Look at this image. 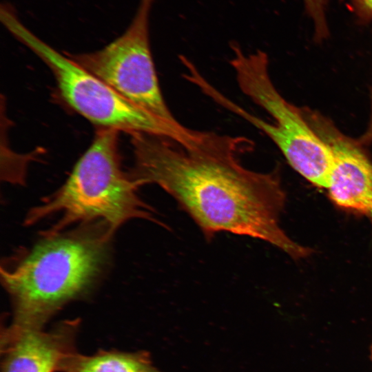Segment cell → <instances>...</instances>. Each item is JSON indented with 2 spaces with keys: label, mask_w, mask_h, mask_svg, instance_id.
<instances>
[{
  "label": "cell",
  "mask_w": 372,
  "mask_h": 372,
  "mask_svg": "<svg viewBox=\"0 0 372 372\" xmlns=\"http://www.w3.org/2000/svg\"><path fill=\"white\" fill-rule=\"evenodd\" d=\"M131 136L132 178L172 196L206 239L226 231L264 240L293 258L309 254L279 225L285 193L278 170L256 172L240 162V154L252 150L251 140L213 132L203 145L187 147L154 134Z\"/></svg>",
  "instance_id": "cell-1"
},
{
  "label": "cell",
  "mask_w": 372,
  "mask_h": 372,
  "mask_svg": "<svg viewBox=\"0 0 372 372\" xmlns=\"http://www.w3.org/2000/svg\"><path fill=\"white\" fill-rule=\"evenodd\" d=\"M114 233L103 221L80 224L42 235L6 262L1 278L13 303V325L41 327L63 304L90 291L107 267Z\"/></svg>",
  "instance_id": "cell-2"
},
{
  "label": "cell",
  "mask_w": 372,
  "mask_h": 372,
  "mask_svg": "<svg viewBox=\"0 0 372 372\" xmlns=\"http://www.w3.org/2000/svg\"><path fill=\"white\" fill-rule=\"evenodd\" d=\"M118 134L115 130L99 129L65 183L32 208L24 223L31 225L60 215L41 234L52 235L74 223L103 221L115 232L131 219L156 222L154 209L140 198L139 186L122 168Z\"/></svg>",
  "instance_id": "cell-3"
},
{
  "label": "cell",
  "mask_w": 372,
  "mask_h": 372,
  "mask_svg": "<svg viewBox=\"0 0 372 372\" xmlns=\"http://www.w3.org/2000/svg\"><path fill=\"white\" fill-rule=\"evenodd\" d=\"M230 64L242 92L271 118L268 122L247 111L216 89L198 69L187 81L216 103L236 114L265 134L289 164L313 185L327 189L333 167L332 154L303 118L299 107L287 102L274 86L269 73L267 54L257 50L245 54L232 43Z\"/></svg>",
  "instance_id": "cell-4"
},
{
  "label": "cell",
  "mask_w": 372,
  "mask_h": 372,
  "mask_svg": "<svg viewBox=\"0 0 372 372\" xmlns=\"http://www.w3.org/2000/svg\"><path fill=\"white\" fill-rule=\"evenodd\" d=\"M6 28L37 54L50 69L64 101L78 114L98 126L125 132L145 133L170 138L183 145H192L198 131L165 123L126 100L70 56L60 53L37 37L20 21L9 3L0 8Z\"/></svg>",
  "instance_id": "cell-5"
},
{
  "label": "cell",
  "mask_w": 372,
  "mask_h": 372,
  "mask_svg": "<svg viewBox=\"0 0 372 372\" xmlns=\"http://www.w3.org/2000/svg\"><path fill=\"white\" fill-rule=\"evenodd\" d=\"M154 0H139L126 30L103 48L69 56L122 97L158 119L183 126L167 105L152 56L149 18Z\"/></svg>",
  "instance_id": "cell-6"
},
{
  "label": "cell",
  "mask_w": 372,
  "mask_h": 372,
  "mask_svg": "<svg viewBox=\"0 0 372 372\" xmlns=\"http://www.w3.org/2000/svg\"><path fill=\"white\" fill-rule=\"evenodd\" d=\"M66 328L44 332L41 327L12 325L5 335L2 372L60 371L74 352L71 333Z\"/></svg>",
  "instance_id": "cell-7"
},
{
  "label": "cell",
  "mask_w": 372,
  "mask_h": 372,
  "mask_svg": "<svg viewBox=\"0 0 372 372\" xmlns=\"http://www.w3.org/2000/svg\"><path fill=\"white\" fill-rule=\"evenodd\" d=\"M63 372H162L144 352H104L92 356L72 353L63 361Z\"/></svg>",
  "instance_id": "cell-8"
},
{
  "label": "cell",
  "mask_w": 372,
  "mask_h": 372,
  "mask_svg": "<svg viewBox=\"0 0 372 372\" xmlns=\"http://www.w3.org/2000/svg\"><path fill=\"white\" fill-rule=\"evenodd\" d=\"M333 202L342 209L365 215L372 221V172L350 181L335 194Z\"/></svg>",
  "instance_id": "cell-9"
},
{
  "label": "cell",
  "mask_w": 372,
  "mask_h": 372,
  "mask_svg": "<svg viewBox=\"0 0 372 372\" xmlns=\"http://www.w3.org/2000/svg\"><path fill=\"white\" fill-rule=\"evenodd\" d=\"M305 10L314 26V38L321 41L329 36L327 9L329 0H303Z\"/></svg>",
  "instance_id": "cell-10"
},
{
  "label": "cell",
  "mask_w": 372,
  "mask_h": 372,
  "mask_svg": "<svg viewBox=\"0 0 372 372\" xmlns=\"http://www.w3.org/2000/svg\"><path fill=\"white\" fill-rule=\"evenodd\" d=\"M349 7L360 22L372 25V0H350Z\"/></svg>",
  "instance_id": "cell-11"
},
{
  "label": "cell",
  "mask_w": 372,
  "mask_h": 372,
  "mask_svg": "<svg viewBox=\"0 0 372 372\" xmlns=\"http://www.w3.org/2000/svg\"><path fill=\"white\" fill-rule=\"evenodd\" d=\"M371 96V115L369 123L366 131L364 134L357 140L358 142L362 146L365 147L372 143V86L370 92Z\"/></svg>",
  "instance_id": "cell-12"
},
{
  "label": "cell",
  "mask_w": 372,
  "mask_h": 372,
  "mask_svg": "<svg viewBox=\"0 0 372 372\" xmlns=\"http://www.w3.org/2000/svg\"><path fill=\"white\" fill-rule=\"evenodd\" d=\"M371 358H372V346H371Z\"/></svg>",
  "instance_id": "cell-13"
}]
</instances>
